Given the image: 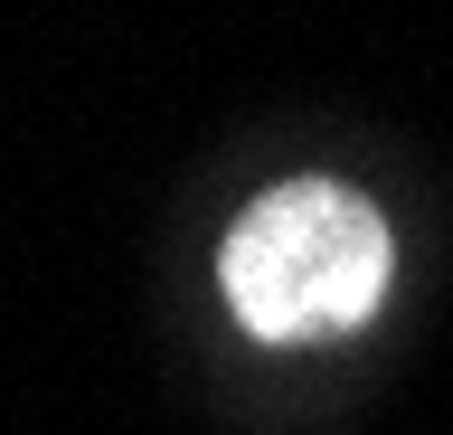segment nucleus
<instances>
[{
    "label": "nucleus",
    "mask_w": 453,
    "mask_h": 435,
    "mask_svg": "<svg viewBox=\"0 0 453 435\" xmlns=\"http://www.w3.org/2000/svg\"><path fill=\"white\" fill-rule=\"evenodd\" d=\"M388 218L349 180H283L218 246V284L255 341H340L388 303Z\"/></svg>",
    "instance_id": "f257e3e1"
}]
</instances>
